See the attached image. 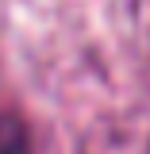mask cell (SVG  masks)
Masks as SVG:
<instances>
[{
    "mask_svg": "<svg viewBox=\"0 0 150 154\" xmlns=\"http://www.w3.org/2000/svg\"><path fill=\"white\" fill-rule=\"evenodd\" d=\"M0 154H31L27 131H23V123L12 119V116H0Z\"/></svg>",
    "mask_w": 150,
    "mask_h": 154,
    "instance_id": "6da1fadb",
    "label": "cell"
}]
</instances>
